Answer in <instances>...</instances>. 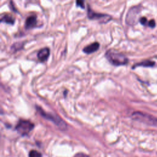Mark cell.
I'll list each match as a JSON object with an SVG mask.
<instances>
[{"mask_svg":"<svg viewBox=\"0 0 157 157\" xmlns=\"http://www.w3.org/2000/svg\"><path fill=\"white\" fill-rule=\"evenodd\" d=\"M107 60L115 66L125 65L128 62V59L122 54L117 53L112 50H110L106 53Z\"/></svg>","mask_w":157,"mask_h":157,"instance_id":"6da1fadb","label":"cell"},{"mask_svg":"<svg viewBox=\"0 0 157 157\" xmlns=\"http://www.w3.org/2000/svg\"><path fill=\"white\" fill-rule=\"evenodd\" d=\"M132 119L146 124L149 126L156 127L157 119L152 115L141 112H135L132 114Z\"/></svg>","mask_w":157,"mask_h":157,"instance_id":"7a4b0ae2","label":"cell"},{"mask_svg":"<svg viewBox=\"0 0 157 157\" xmlns=\"http://www.w3.org/2000/svg\"><path fill=\"white\" fill-rule=\"evenodd\" d=\"M37 110H38L39 113L45 119H46L47 120H49L50 121H52V122H54L57 126H58L59 128L62 129H65L66 128V124L65 123L61 118L55 115V114H49L45 112L44 110L41 109L40 107H36Z\"/></svg>","mask_w":157,"mask_h":157,"instance_id":"3957f363","label":"cell"},{"mask_svg":"<svg viewBox=\"0 0 157 157\" xmlns=\"http://www.w3.org/2000/svg\"><path fill=\"white\" fill-rule=\"evenodd\" d=\"M34 124L28 120H21L16 127L17 132L22 136L27 135L34 128Z\"/></svg>","mask_w":157,"mask_h":157,"instance_id":"277c9868","label":"cell"},{"mask_svg":"<svg viewBox=\"0 0 157 157\" xmlns=\"http://www.w3.org/2000/svg\"><path fill=\"white\" fill-rule=\"evenodd\" d=\"M88 17L90 19L100 21L102 23H106L109 22L111 18H112L109 15L100 14V13H96L93 11L92 9L90 8L89 6H88Z\"/></svg>","mask_w":157,"mask_h":157,"instance_id":"5b68a950","label":"cell"},{"mask_svg":"<svg viewBox=\"0 0 157 157\" xmlns=\"http://www.w3.org/2000/svg\"><path fill=\"white\" fill-rule=\"evenodd\" d=\"M139 12V9H138V7H137V6L133 7L131 9L127 14V22L131 25L133 24L134 23V21L137 16V14H138Z\"/></svg>","mask_w":157,"mask_h":157,"instance_id":"8992f818","label":"cell"},{"mask_svg":"<svg viewBox=\"0 0 157 157\" xmlns=\"http://www.w3.org/2000/svg\"><path fill=\"white\" fill-rule=\"evenodd\" d=\"M25 28L31 29L35 27L37 25V18L36 16H31L28 17L25 21Z\"/></svg>","mask_w":157,"mask_h":157,"instance_id":"52a82bcc","label":"cell"},{"mask_svg":"<svg viewBox=\"0 0 157 157\" xmlns=\"http://www.w3.org/2000/svg\"><path fill=\"white\" fill-rule=\"evenodd\" d=\"M99 48H100V44L97 42H95L93 43H91V44L87 45L86 47H84L83 51L86 54H90L97 51Z\"/></svg>","mask_w":157,"mask_h":157,"instance_id":"ba28073f","label":"cell"},{"mask_svg":"<svg viewBox=\"0 0 157 157\" xmlns=\"http://www.w3.org/2000/svg\"><path fill=\"white\" fill-rule=\"evenodd\" d=\"M49 54H50V50L48 48L45 47L39 50L38 52L37 56L39 60L41 62H44L48 58Z\"/></svg>","mask_w":157,"mask_h":157,"instance_id":"9c48e42d","label":"cell"},{"mask_svg":"<svg viewBox=\"0 0 157 157\" xmlns=\"http://www.w3.org/2000/svg\"><path fill=\"white\" fill-rule=\"evenodd\" d=\"M1 21L2 22H5L6 23L13 25L15 22V19L12 16L9 14H6L1 17Z\"/></svg>","mask_w":157,"mask_h":157,"instance_id":"30bf717a","label":"cell"},{"mask_svg":"<svg viewBox=\"0 0 157 157\" xmlns=\"http://www.w3.org/2000/svg\"><path fill=\"white\" fill-rule=\"evenodd\" d=\"M155 65V62L151 60L143 61L139 63H137L133 66V68L137 66H143V67H152Z\"/></svg>","mask_w":157,"mask_h":157,"instance_id":"8fae6325","label":"cell"},{"mask_svg":"<svg viewBox=\"0 0 157 157\" xmlns=\"http://www.w3.org/2000/svg\"><path fill=\"white\" fill-rule=\"evenodd\" d=\"M29 157H42V155L40 152H39L36 150H31L29 153Z\"/></svg>","mask_w":157,"mask_h":157,"instance_id":"7c38bea8","label":"cell"},{"mask_svg":"<svg viewBox=\"0 0 157 157\" xmlns=\"http://www.w3.org/2000/svg\"><path fill=\"white\" fill-rule=\"evenodd\" d=\"M23 47V44H21V43H16L14 44V45L12 46V49L14 50V51H16L17 50H20Z\"/></svg>","mask_w":157,"mask_h":157,"instance_id":"4fadbf2b","label":"cell"},{"mask_svg":"<svg viewBox=\"0 0 157 157\" xmlns=\"http://www.w3.org/2000/svg\"><path fill=\"white\" fill-rule=\"evenodd\" d=\"M139 21H140V23H141L142 25H147L148 24V23H149V22L147 21V18H146V17H143L141 18Z\"/></svg>","mask_w":157,"mask_h":157,"instance_id":"5bb4252c","label":"cell"},{"mask_svg":"<svg viewBox=\"0 0 157 157\" xmlns=\"http://www.w3.org/2000/svg\"><path fill=\"white\" fill-rule=\"evenodd\" d=\"M155 22L154 20H151V21H150L148 23V26L151 28H154L155 27Z\"/></svg>","mask_w":157,"mask_h":157,"instance_id":"9a60e30c","label":"cell"},{"mask_svg":"<svg viewBox=\"0 0 157 157\" xmlns=\"http://www.w3.org/2000/svg\"><path fill=\"white\" fill-rule=\"evenodd\" d=\"M76 4L77 6H79L81 8L84 9L85 8V5H84V2L82 1H77Z\"/></svg>","mask_w":157,"mask_h":157,"instance_id":"2e32d148","label":"cell"},{"mask_svg":"<svg viewBox=\"0 0 157 157\" xmlns=\"http://www.w3.org/2000/svg\"><path fill=\"white\" fill-rule=\"evenodd\" d=\"M74 157H89L88 156L86 155V154H83V153H78L75 155Z\"/></svg>","mask_w":157,"mask_h":157,"instance_id":"e0dca14e","label":"cell"}]
</instances>
